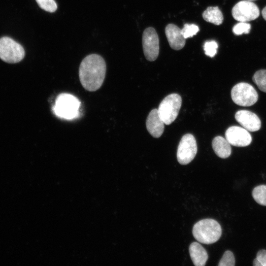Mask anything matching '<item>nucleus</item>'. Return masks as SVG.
I'll return each mask as SVG.
<instances>
[{
  "label": "nucleus",
  "mask_w": 266,
  "mask_h": 266,
  "mask_svg": "<svg viewBox=\"0 0 266 266\" xmlns=\"http://www.w3.org/2000/svg\"><path fill=\"white\" fill-rule=\"evenodd\" d=\"M165 33L170 46L174 50L182 49L185 44L184 38L180 29L173 24L167 25L165 28Z\"/></svg>",
  "instance_id": "obj_12"
},
{
  "label": "nucleus",
  "mask_w": 266,
  "mask_h": 266,
  "mask_svg": "<svg viewBox=\"0 0 266 266\" xmlns=\"http://www.w3.org/2000/svg\"><path fill=\"white\" fill-rule=\"evenodd\" d=\"M235 119L243 128L248 131L256 132L259 130L261 122L258 116L253 112L246 110L237 111Z\"/></svg>",
  "instance_id": "obj_11"
},
{
  "label": "nucleus",
  "mask_w": 266,
  "mask_h": 266,
  "mask_svg": "<svg viewBox=\"0 0 266 266\" xmlns=\"http://www.w3.org/2000/svg\"><path fill=\"white\" fill-rule=\"evenodd\" d=\"M197 152V145L194 136L190 133L183 135L177 152V159L179 164L187 165L194 159Z\"/></svg>",
  "instance_id": "obj_8"
},
{
  "label": "nucleus",
  "mask_w": 266,
  "mask_h": 266,
  "mask_svg": "<svg viewBox=\"0 0 266 266\" xmlns=\"http://www.w3.org/2000/svg\"><path fill=\"white\" fill-rule=\"evenodd\" d=\"M80 103L76 98L67 94L59 95L56 101L55 111L58 116L71 119L77 115Z\"/></svg>",
  "instance_id": "obj_6"
},
{
  "label": "nucleus",
  "mask_w": 266,
  "mask_h": 266,
  "mask_svg": "<svg viewBox=\"0 0 266 266\" xmlns=\"http://www.w3.org/2000/svg\"><path fill=\"white\" fill-rule=\"evenodd\" d=\"M194 237L199 242L210 244L217 241L222 234L220 225L212 219H202L196 223L193 228Z\"/></svg>",
  "instance_id": "obj_2"
},
{
  "label": "nucleus",
  "mask_w": 266,
  "mask_h": 266,
  "mask_svg": "<svg viewBox=\"0 0 266 266\" xmlns=\"http://www.w3.org/2000/svg\"><path fill=\"white\" fill-rule=\"evenodd\" d=\"M226 139L231 145L245 147L250 144L252 137L247 130L238 126L229 127L225 133Z\"/></svg>",
  "instance_id": "obj_10"
},
{
  "label": "nucleus",
  "mask_w": 266,
  "mask_h": 266,
  "mask_svg": "<svg viewBox=\"0 0 266 266\" xmlns=\"http://www.w3.org/2000/svg\"><path fill=\"white\" fill-rule=\"evenodd\" d=\"M233 101L242 106H250L254 104L258 99V95L250 84L241 82L233 87L231 91Z\"/></svg>",
  "instance_id": "obj_5"
},
{
  "label": "nucleus",
  "mask_w": 266,
  "mask_h": 266,
  "mask_svg": "<svg viewBox=\"0 0 266 266\" xmlns=\"http://www.w3.org/2000/svg\"><path fill=\"white\" fill-rule=\"evenodd\" d=\"M251 29V25L247 22H240L235 24L233 28V32L236 35L243 33L247 34Z\"/></svg>",
  "instance_id": "obj_21"
},
{
  "label": "nucleus",
  "mask_w": 266,
  "mask_h": 266,
  "mask_svg": "<svg viewBox=\"0 0 266 266\" xmlns=\"http://www.w3.org/2000/svg\"><path fill=\"white\" fill-rule=\"evenodd\" d=\"M206 21L216 25H221L224 20L223 13L218 6H209L202 13Z\"/></svg>",
  "instance_id": "obj_16"
},
{
  "label": "nucleus",
  "mask_w": 266,
  "mask_h": 266,
  "mask_svg": "<svg viewBox=\"0 0 266 266\" xmlns=\"http://www.w3.org/2000/svg\"><path fill=\"white\" fill-rule=\"evenodd\" d=\"M39 7L42 9L54 12L57 9V5L54 0H35Z\"/></svg>",
  "instance_id": "obj_19"
},
{
  "label": "nucleus",
  "mask_w": 266,
  "mask_h": 266,
  "mask_svg": "<svg viewBox=\"0 0 266 266\" xmlns=\"http://www.w3.org/2000/svg\"><path fill=\"white\" fill-rule=\"evenodd\" d=\"M249 0V1H254V0Z\"/></svg>",
  "instance_id": "obj_26"
},
{
  "label": "nucleus",
  "mask_w": 266,
  "mask_h": 266,
  "mask_svg": "<svg viewBox=\"0 0 266 266\" xmlns=\"http://www.w3.org/2000/svg\"><path fill=\"white\" fill-rule=\"evenodd\" d=\"M106 73V64L99 55L93 54L86 56L79 68L80 83L86 90L94 92L102 85Z\"/></svg>",
  "instance_id": "obj_1"
},
{
  "label": "nucleus",
  "mask_w": 266,
  "mask_h": 266,
  "mask_svg": "<svg viewBox=\"0 0 266 266\" xmlns=\"http://www.w3.org/2000/svg\"><path fill=\"white\" fill-rule=\"evenodd\" d=\"M218 265V266H234L235 259L233 253L229 250L226 251Z\"/></svg>",
  "instance_id": "obj_20"
},
{
  "label": "nucleus",
  "mask_w": 266,
  "mask_h": 266,
  "mask_svg": "<svg viewBox=\"0 0 266 266\" xmlns=\"http://www.w3.org/2000/svg\"><path fill=\"white\" fill-rule=\"evenodd\" d=\"M218 45L214 40L206 41L203 45L205 54L210 57H213L217 53Z\"/></svg>",
  "instance_id": "obj_22"
},
{
  "label": "nucleus",
  "mask_w": 266,
  "mask_h": 266,
  "mask_svg": "<svg viewBox=\"0 0 266 266\" xmlns=\"http://www.w3.org/2000/svg\"><path fill=\"white\" fill-rule=\"evenodd\" d=\"M252 194L253 199L257 203L266 206V185L256 186L253 189Z\"/></svg>",
  "instance_id": "obj_17"
},
{
  "label": "nucleus",
  "mask_w": 266,
  "mask_h": 266,
  "mask_svg": "<svg viewBox=\"0 0 266 266\" xmlns=\"http://www.w3.org/2000/svg\"><path fill=\"white\" fill-rule=\"evenodd\" d=\"M190 255L196 266H204L208 259L206 250L199 243H192L189 248Z\"/></svg>",
  "instance_id": "obj_14"
},
{
  "label": "nucleus",
  "mask_w": 266,
  "mask_h": 266,
  "mask_svg": "<svg viewBox=\"0 0 266 266\" xmlns=\"http://www.w3.org/2000/svg\"><path fill=\"white\" fill-rule=\"evenodd\" d=\"M255 266H266V250H261L257 254L256 258L253 261Z\"/></svg>",
  "instance_id": "obj_24"
},
{
  "label": "nucleus",
  "mask_w": 266,
  "mask_h": 266,
  "mask_svg": "<svg viewBox=\"0 0 266 266\" xmlns=\"http://www.w3.org/2000/svg\"><path fill=\"white\" fill-rule=\"evenodd\" d=\"M25 52L23 47L10 37L0 38V59L3 61L15 64L22 61Z\"/></svg>",
  "instance_id": "obj_3"
},
{
  "label": "nucleus",
  "mask_w": 266,
  "mask_h": 266,
  "mask_svg": "<svg viewBox=\"0 0 266 266\" xmlns=\"http://www.w3.org/2000/svg\"><path fill=\"white\" fill-rule=\"evenodd\" d=\"M164 122L158 113V109L149 113L146 122V128L150 134L155 138L160 137L164 131Z\"/></svg>",
  "instance_id": "obj_13"
},
{
  "label": "nucleus",
  "mask_w": 266,
  "mask_h": 266,
  "mask_svg": "<svg viewBox=\"0 0 266 266\" xmlns=\"http://www.w3.org/2000/svg\"><path fill=\"white\" fill-rule=\"evenodd\" d=\"M212 146L215 154L220 158L225 159L231 154V144L226 139L221 136L213 138Z\"/></svg>",
  "instance_id": "obj_15"
},
{
  "label": "nucleus",
  "mask_w": 266,
  "mask_h": 266,
  "mask_svg": "<svg viewBox=\"0 0 266 266\" xmlns=\"http://www.w3.org/2000/svg\"><path fill=\"white\" fill-rule=\"evenodd\" d=\"M232 14L238 22H247L256 19L260 15L258 6L252 1L243 0L233 7Z\"/></svg>",
  "instance_id": "obj_7"
},
{
  "label": "nucleus",
  "mask_w": 266,
  "mask_h": 266,
  "mask_svg": "<svg viewBox=\"0 0 266 266\" xmlns=\"http://www.w3.org/2000/svg\"><path fill=\"white\" fill-rule=\"evenodd\" d=\"M262 14L264 19L266 21V6L263 9Z\"/></svg>",
  "instance_id": "obj_25"
},
{
  "label": "nucleus",
  "mask_w": 266,
  "mask_h": 266,
  "mask_svg": "<svg viewBox=\"0 0 266 266\" xmlns=\"http://www.w3.org/2000/svg\"><path fill=\"white\" fill-rule=\"evenodd\" d=\"M199 30V27L193 24H185L181 29L182 33L185 39L196 35Z\"/></svg>",
  "instance_id": "obj_23"
},
{
  "label": "nucleus",
  "mask_w": 266,
  "mask_h": 266,
  "mask_svg": "<svg viewBox=\"0 0 266 266\" xmlns=\"http://www.w3.org/2000/svg\"><path fill=\"white\" fill-rule=\"evenodd\" d=\"M182 104V99L177 94H171L160 103L158 113L165 124H171L178 116Z\"/></svg>",
  "instance_id": "obj_4"
},
{
  "label": "nucleus",
  "mask_w": 266,
  "mask_h": 266,
  "mask_svg": "<svg viewBox=\"0 0 266 266\" xmlns=\"http://www.w3.org/2000/svg\"><path fill=\"white\" fill-rule=\"evenodd\" d=\"M142 46L144 54L147 60L154 61L157 58L159 53V40L154 28L149 27L144 31Z\"/></svg>",
  "instance_id": "obj_9"
},
{
  "label": "nucleus",
  "mask_w": 266,
  "mask_h": 266,
  "mask_svg": "<svg viewBox=\"0 0 266 266\" xmlns=\"http://www.w3.org/2000/svg\"><path fill=\"white\" fill-rule=\"evenodd\" d=\"M252 79L261 91L266 93V69H260L256 71Z\"/></svg>",
  "instance_id": "obj_18"
}]
</instances>
